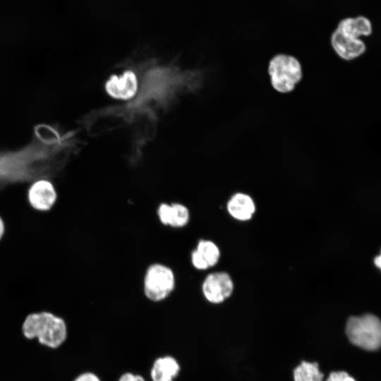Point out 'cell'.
Masks as SVG:
<instances>
[{"label": "cell", "mask_w": 381, "mask_h": 381, "mask_svg": "<svg viewBox=\"0 0 381 381\" xmlns=\"http://www.w3.org/2000/svg\"><path fill=\"white\" fill-rule=\"evenodd\" d=\"M372 24L368 18L360 16L340 20L331 36V44L337 54L346 60L353 59L365 50V44L359 37L369 35Z\"/></svg>", "instance_id": "3"}, {"label": "cell", "mask_w": 381, "mask_h": 381, "mask_svg": "<svg viewBox=\"0 0 381 381\" xmlns=\"http://www.w3.org/2000/svg\"><path fill=\"white\" fill-rule=\"evenodd\" d=\"M78 148L75 131L64 132L55 125L37 124L26 146L0 152V178L9 175L13 180L52 174L63 168Z\"/></svg>", "instance_id": "1"}, {"label": "cell", "mask_w": 381, "mask_h": 381, "mask_svg": "<svg viewBox=\"0 0 381 381\" xmlns=\"http://www.w3.org/2000/svg\"><path fill=\"white\" fill-rule=\"evenodd\" d=\"M137 88V78L131 71H125L121 76L111 75L105 84L109 95L118 99H126L133 97Z\"/></svg>", "instance_id": "11"}, {"label": "cell", "mask_w": 381, "mask_h": 381, "mask_svg": "<svg viewBox=\"0 0 381 381\" xmlns=\"http://www.w3.org/2000/svg\"><path fill=\"white\" fill-rule=\"evenodd\" d=\"M175 286L176 276L171 267L158 262L148 266L143 279V292L148 300L157 303L167 299Z\"/></svg>", "instance_id": "5"}, {"label": "cell", "mask_w": 381, "mask_h": 381, "mask_svg": "<svg viewBox=\"0 0 381 381\" xmlns=\"http://www.w3.org/2000/svg\"><path fill=\"white\" fill-rule=\"evenodd\" d=\"M73 381H102L101 379L95 373L91 372H85L78 375Z\"/></svg>", "instance_id": "16"}, {"label": "cell", "mask_w": 381, "mask_h": 381, "mask_svg": "<svg viewBox=\"0 0 381 381\" xmlns=\"http://www.w3.org/2000/svg\"><path fill=\"white\" fill-rule=\"evenodd\" d=\"M326 381H356L352 377H351L347 373L333 372L329 374Z\"/></svg>", "instance_id": "15"}, {"label": "cell", "mask_w": 381, "mask_h": 381, "mask_svg": "<svg viewBox=\"0 0 381 381\" xmlns=\"http://www.w3.org/2000/svg\"><path fill=\"white\" fill-rule=\"evenodd\" d=\"M228 213L238 221L250 219L255 212V205L253 198L246 193L234 194L226 203Z\"/></svg>", "instance_id": "13"}, {"label": "cell", "mask_w": 381, "mask_h": 381, "mask_svg": "<svg viewBox=\"0 0 381 381\" xmlns=\"http://www.w3.org/2000/svg\"><path fill=\"white\" fill-rule=\"evenodd\" d=\"M157 213L163 225L173 228L184 227L190 221L189 209L180 202H162L159 204Z\"/></svg>", "instance_id": "10"}, {"label": "cell", "mask_w": 381, "mask_h": 381, "mask_svg": "<svg viewBox=\"0 0 381 381\" xmlns=\"http://www.w3.org/2000/svg\"><path fill=\"white\" fill-rule=\"evenodd\" d=\"M118 381H146L145 379L139 374H133L131 372L123 373Z\"/></svg>", "instance_id": "17"}, {"label": "cell", "mask_w": 381, "mask_h": 381, "mask_svg": "<svg viewBox=\"0 0 381 381\" xmlns=\"http://www.w3.org/2000/svg\"><path fill=\"white\" fill-rule=\"evenodd\" d=\"M295 381H322L323 374L317 363L302 362L294 371Z\"/></svg>", "instance_id": "14"}, {"label": "cell", "mask_w": 381, "mask_h": 381, "mask_svg": "<svg viewBox=\"0 0 381 381\" xmlns=\"http://www.w3.org/2000/svg\"><path fill=\"white\" fill-rule=\"evenodd\" d=\"M268 71L273 87L281 92L292 90L302 78L299 61L285 54H277L270 61Z\"/></svg>", "instance_id": "6"}, {"label": "cell", "mask_w": 381, "mask_h": 381, "mask_svg": "<svg viewBox=\"0 0 381 381\" xmlns=\"http://www.w3.org/2000/svg\"><path fill=\"white\" fill-rule=\"evenodd\" d=\"M374 262H375V265H376V267H377L378 268H380V265H381L380 255H377V257H375V258L374 260Z\"/></svg>", "instance_id": "18"}, {"label": "cell", "mask_w": 381, "mask_h": 381, "mask_svg": "<svg viewBox=\"0 0 381 381\" xmlns=\"http://www.w3.org/2000/svg\"><path fill=\"white\" fill-rule=\"evenodd\" d=\"M21 331L27 339H36L40 345L52 349L61 346L67 337L64 320L47 311L28 315L23 322Z\"/></svg>", "instance_id": "2"}, {"label": "cell", "mask_w": 381, "mask_h": 381, "mask_svg": "<svg viewBox=\"0 0 381 381\" xmlns=\"http://www.w3.org/2000/svg\"><path fill=\"white\" fill-rule=\"evenodd\" d=\"M4 232V224L3 220L0 217V239L1 238Z\"/></svg>", "instance_id": "19"}, {"label": "cell", "mask_w": 381, "mask_h": 381, "mask_svg": "<svg viewBox=\"0 0 381 381\" xmlns=\"http://www.w3.org/2000/svg\"><path fill=\"white\" fill-rule=\"evenodd\" d=\"M181 371V365L172 356L157 358L152 363L150 375L152 381H174Z\"/></svg>", "instance_id": "12"}, {"label": "cell", "mask_w": 381, "mask_h": 381, "mask_svg": "<svg viewBox=\"0 0 381 381\" xmlns=\"http://www.w3.org/2000/svg\"><path fill=\"white\" fill-rule=\"evenodd\" d=\"M28 196L31 206L40 211L50 210L56 200L53 184L45 179L34 182L28 190Z\"/></svg>", "instance_id": "9"}, {"label": "cell", "mask_w": 381, "mask_h": 381, "mask_svg": "<svg viewBox=\"0 0 381 381\" xmlns=\"http://www.w3.org/2000/svg\"><path fill=\"white\" fill-rule=\"evenodd\" d=\"M346 333L349 341L361 349L375 351L380 346L381 325L375 315L351 317L346 323Z\"/></svg>", "instance_id": "4"}, {"label": "cell", "mask_w": 381, "mask_h": 381, "mask_svg": "<svg viewBox=\"0 0 381 381\" xmlns=\"http://www.w3.org/2000/svg\"><path fill=\"white\" fill-rule=\"evenodd\" d=\"M205 300L212 304L224 302L232 294L234 282L229 273L223 271L208 274L201 286Z\"/></svg>", "instance_id": "7"}, {"label": "cell", "mask_w": 381, "mask_h": 381, "mask_svg": "<svg viewBox=\"0 0 381 381\" xmlns=\"http://www.w3.org/2000/svg\"><path fill=\"white\" fill-rule=\"evenodd\" d=\"M220 256L219 248L214 241L200 239L190 253V262L195 269L204 271L215 266Z\"/></svg>", "instance_id": "8"}]
</instances>
